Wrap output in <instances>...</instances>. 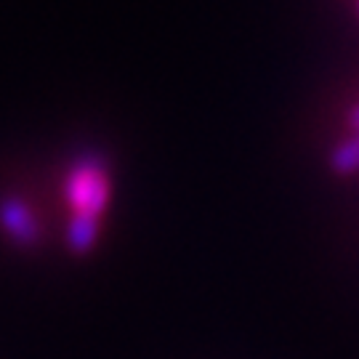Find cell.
Returning a JSON list of instances; mask_svg holds the SVG:
<instances>
[{
    "instance_id": "2",
    "label": "cell",
    "mask_w": 359,
    "mask_h": 359,
    "mask_svg": "<svg viewBox=\"0 0 359 359\" xmlns=\"http://www.w3.org/2000/svg\"><path fill=\"white\" fill-rule=\"evenodd\" d=\"M0 216H3V224H6L22 243H35L38 226H35V221L27 213L25 205H19V203H6L3 210H0Z\"/></svg>"
},
{
    "instance_id": "4",
    "label": "cell",
    "mask_w": 359,
    "mask_h": 359,
    "mask_svg": "<svg viewBox=\"0 0 359 359\" xmlns=\"http://www.w3.org/2000/svg\"><path fill=\"white\" fill-rule=\"evenodd\" d=\"M348 126H351L354 130H359V104L348 112Z\"/></svg>"
},
{
    "instance_id": "3",
    "label": "cell",
    "mask_w": 359,
    "mask_h": 359,
    "mask_svg": "<svg viewBox=\"0 0 359 359\" xmlns=\"http://www.w3.org/2000/svg\"><path fill=\"white\" fill-rule=\"evenodd\" d=\"M330 168H333L335 173H341V176L359 170V133L346 139L344 144H338L330 152Z\"/></svg>"
},
{
    "instance_id": "1",
    "label": "cell",
    "mask_w": 359,
    "mask_h": 359,
    "mask_svg": "<svg viewBox=\"0 0 359 359\" xmlns=\"http://www.w3.org/2000/svg\"><path fill=\"white\" fill-rule=\"evenodd\" d=\"M67 203H69V248L75 253H88L107 205H109V173L102 157L86 154L69 168L67 176Z\"/></svg>"
}]
</instances>
